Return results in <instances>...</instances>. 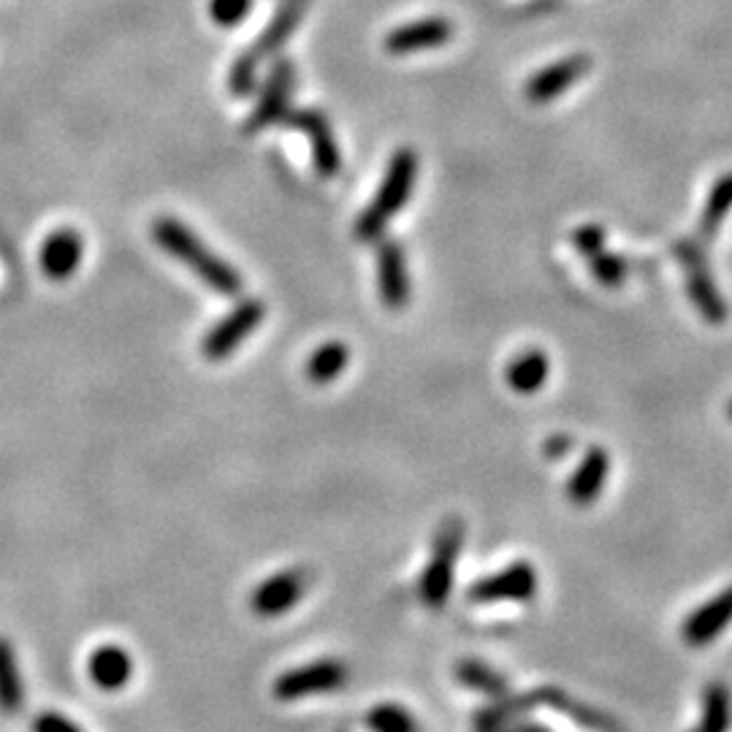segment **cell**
Wrapping results in <instances>:
<instances>
[{"label":"cell","mask_w":732,"mask_h":732,"mask_svg":"<svg viewBox=\"0 0 732 732\" xmlns=\"http://www.w3.org/2000/svg\"><path fill=\"white\" fill-rule=\"evenodd\" d=\"M152 239L163 252L182 261L201 282H207L220 297H239L244 288L242 274L231 267L225 258L212 252L204 244V239L195 237L182 220L177 218H156L152 220Z\"/></svg>","instance_id":"6da1fadb"},{"label":"cell","mask_w":732,"mask_h":732,"mask_svg":"<svg viewBox=\"0 0 732 732\" xmlns=\"http://www.w3.org/2000/svg\"><path fill=\"white\" fill-rule=\"evenodd\" d=\"M418 177V156L410 147H402L391 156L389 169H385L383 182H380L378 193L369 201V207L355 220V239L361 242H374L383 237L385 225L391 223L393 214H399L408 204L412 184Z\"/></svg>","instance_id":"7a4b0ae2"},{"label":"cell","mask_w":732,"mask_h":732,"mask_svg":"<svg viewBox=\"0 0 732 732\" xmlns=\"http://www.w3.org/2000/svg\"><path fill=\"white\" fill-rule=\"evenodd\" d=\"M464 534L467 527L459 515H448L440 529H437L432 556H429L421 581H418V596H421L423 605L432 608V611L445 605L448 596H451L453 568H457L461 545H464Z\"/></svg>","instance_id":"3957f363"},{"label":"cell","mask_w":732,"mask_h":732,"mask_svg":"<svg viewBox=\"0 0 732 732\" xmlns=\"http://www.w3.org/2000/svg\"><path fill=\"white\" fill-rule=\"evenodd\" d=\"M267 318V307L258 299H244L225 318H220L201 340V355L207 361H225Z\"/></svg>","instance_id":"277c9868"},{"label":"cell","mask_w":732,"mask_h":732,"mask_svg":"<svg viewBox=\"0 0 732 732\" xmlns=\"http://www.w3.org/2000/svg\"><path fill=\"white\" fill-rule=\"evenodd\" d=\"M348 684V668L340 660H321L288 670L274 681V698L282 703L312 698V694L340 692Z\"/></svg>","instance_id":"5b68a950"},{"label":"cell","mask_w":732,"mask_h":732,"mask_svg":"<svg viewBox=\"0 0 732 732\" xmlns=\"http://www.w3.org/2000/svg\"><path fill=\"white\" fill-rule=\"evenodd\" d=\"M282 122L307 133V141L312 147V166L323 180H334L342 169V156L329 117L318 109H299V112H288Z\"/></svg>","instance_id":"8992f818"},{"label":"cell","mask_w":732,"mask_h":732,"mask_svg":"<svg viewBox=\"0 0 732 732\" xmlns=\"http://www.w3.org/2000/svg\"><path fill=\"white\" fill-rule=\"evenodd\" d=\"M673 250H675V255L684 261L686 291H689V299H692L694 307H698L700 315H703L709 323L728 321V301L722 299V293H719L716 285H713L709 269H705L703 252H700V244L679 242Z\"/></svg>","instance_id":"52a82bcc"},{"label":"cell","mask_w":732,"mask_h":732,"mask_svg":"<svg viewBox=\"0 0 732 732\" xmlns=\"http://www.w3.org/2000/svg\"><path fill=\"white\" fill-rule=\"evenodd\" d=\"M310 572L304 568H291L282 570L277 575L267 578L263 583H258L255 592L250 596V608L255 616L261 619H277L282 613H288L291 608H297L301 596L307 594L310 586Z\"/></svg>","instance_id":"ba28073f"},{"label":"cell","mask_w":732,"mask_h":732,"mask_svg":"<svg viewBox=\"0 0 732 732\" xmlns=\"http://www.w3.org/2000/svg\"><path fill=\"white\" fill-rule=\"evenodd\" d=\"M538 594V572L529 562H513L470 589L472 602H529Z\"/></svg>","instance_id":"9c48e42d"},{"label":"cell","mask_w":732,"mask_h":732,"mask_svg":"<svg viewBox=\"0 0 732 732\" xmlns=\"http://www.w3.org/2000/svg\"><path fill=\"white\" fill-rule=\"evenodd\" d=\"M291 96H293V66L280 63L272 71V77H269L267 88H263L261 98H258L252 114L244 120L242 133L255 137V133L263 131V128L274 126V122H282V117L291 112Z\"/></svg>","instance_id":"30bf717a"},{"label":"cell","mask_w":732,"mask_h":732,"mask_svg":"<svg viewBox=\"0 0 732 732\" xmlns=\"http://www.w3.org/2000/svg\"><path fill=\"white\" fill-rule=\"evenodd\" d=\"M732 624V586L711 596L705 605L694 608L681 624V638L692 649H705Z\"/></svg>","instance_id":"8fae6325"},{"label":"cell","mask_w":732,"mask_h":732,"mask_svg":"<svg viewBox=\"0 0 732 732\" xmlns=\"http://www.w3.org/2000/svg\"><path fill=\"white\" fill-rule=\"evenodd\" d=\"M378 288L380 299L389 310L399 312L408 307L410 301V274H408V258L404 248L393 239L378 244Z\"/></svg>","instance_id":"7c38bea8"},{"label":"cell","mask_w":732,"mask_h":732,"mask_svg":"<svg viewBox=\"0 0 732 732\" xmlns=\"http://www.w3.org/2000/svg\"><path fill=\"white\" fill-rule=\"evenodd\" d=\"M84 255V239L82 233L73 229H58L44 239L39 250V267L41 274L54 282H63L77 274L79 263Z\"/></svg>","instance_id":"4fadbf2b"},{"label":"cell","mask_w":732,"mask_h":732,"mask_svg":"<svg viewBox=\"0 0 732 732\" xmlns=\"http://www.w3.org/2000/svg\"><path fill=\"white\" fill-rule=\"evenodd\" d=\"M589 69H592V60H589L586 54H572V58L559 60V63L549 66V69L534 73L527 82L524 96L532 103L556 101V98L568 88H572Z\"/></svg>","instance_id":"5bb4252c"},{"label":"cell","mask_w":732,"mask_h":732,"mask_svg":"<svg viewBox=\"0 0 732 732\" xmlns=\"http://www.w3.org/2000/svg\"><path fill=\"white\" fill-rule=\"evenodd\" d=\"M608 470H611V457H608L605 448L586 451V457L581 459V464L575 467V472H572L568 481L570 502L578 504V508L592 504L602 494V489H605Z\"/></svg>","instance_id":"9a60e30c"},{"label":"cell","mask_w":732,"mask_h":732,"mask_svg":"<svg viewBox=\"0 0 732 732\" xmlns=\"http://www.w3.org/2000/svg\"><path fill=\"white\" fill-rule=\"evenodd\" d=\"M453 36V24L448 20H421V22H410L404 28H397L393 33H389L385 39V49L391 54H412V52H423V49H434L448 44Z\"/></svg>","instance_id":"2e32d148"},{"label":"cell","mask_w":732,"mask_h":732,"mask_svg":"<svg viewBox=\"0 0 732 732\" xmlns=\"http://www.w3.org/2000/svg\"><path fill=\"white\" fill-rule=\"evenodd\" d=\"M88 673L90 681L98 689H103V692H117V689H122L128 681H131L133 662L126 649H120V645L114 643H107V645H98V649L90 654Z\"/></svg>","instance_id":"e0dca14e"},{"label":"cell","mask_w":732,"mask_h":732,"mask_svg":"<svg viewBox=\"0 0 732 732\" xmlns=\"http://www.w3.org/2000/svg\"><path fill=\"white\" fill-rule=\"evenodd\" d=\"M551 372V361L543 350L529 348L524 353L515 355L504 369V380L515 393H534L545 385Z\"/></svg>","instance_id":"ac0fdd59"},{"label":"cell","mask_w":732,"mask_h":732,"mask_svg":"<svg viewBox=\"0 0 732 732\" xmlns=\"http://www.w3.org/2000/svg\"><path fill=\"white\" fill-rule=\"evenodd\" d=\"M348 361H350L348 344L340 340H331L321 344V348L307 359L304 374L312 385H329L344 372Z\"/></svg>","instance_id":"d6986e66"},{"label":"cell","mask_w":732,"mask_h":732,"mask_svg":"<svg viewBox=\"0 0 732 732\" xmlns=\"http://www.w3.org/2000/svg\"><path fill=\"white\" fill-rule=\"evenodd\" d=\"M732 698L724 684H709L703 692V713L689 732H730Z\"/></svg>","instance_id":"ffe728a7"},{"label":"cell","mask_w":732,"mask_h":732,"mask_svg":"<svg viewBox=\"0 0 732 732\" xmlns=\"http://www.w3.org/2000/svg\"><path fill=\"white\" fill-rule=\"evenodd\" d=\"M22 679L20 668H17V654L9 641L0 638V711L17 713L22 709Z\"/></svg>","instance_id":"44dd1931"},{"label":"cell","mask_w":732,"mask_h":732,"mask_svg":"<svg viewBox=\"0 0 732 732\" xmlns=\"http://www.w3.org/2000/svg\"><path fill=\"white\" fill-rule=\"evenodd\" d=\"M732 209V174H724L722 180L713 184L709 201H705L703 218H700V237L711 239L716 233L722 220L728 218Z\"/></svg>","instance_id":"7402d4cb"},{"label":"cell","mask_w":732,"mask_h":732,"mask_svg":"<svg viewBox=\"0 0 732 732\" xmlns=\"http://www.w3.org/2000/svg\"><path fill=\"white\" fill-rule=\"evenodd\" d=\"M367 728L372 732H418L415 719L408 709L393 703H383L369 711Z\"/></svg>","instance_id":"603a6c76"},{"label":"cell","mask_w":732,"mask_h":732,"mask_svg":"<svg viewBox=\"0 0 732 732\" xmlns=\"http://www.w3.org/2000/svg\"><path fill=\"white\" fill-rule=\"evenodd\" d=\"M457 675H459V681L464 686L478 689V692H485V694H502V689H504L502 675H497L494 670L485 668V664L478 662V660L459 662Z\"/></svg>","instance_id":"cb8c5ba5"},{"label":"cell","mask_w":732,"mask_h":732,"mask_svg":"<svg viewBox=\"0 0 732 732\" xmlns=\"http://www.w3.org/2000/svg\"><path fill=\"white\" fill-rule=\"evenodd\" d=\"M589 269H592L594 280L602 282L605 288H619L621 282L626 280L630 274V267L621 255H613V252H596L594 258H589Z\"/></svg>","instance_id":"d4e9b609"},{"label":"cell","mask_w":732,"mask_h":732,"mask_svg":"<svg viewBox=\"0 0 732 732\" xmlns=\"http://www.w3.org/2000/svg\"><path fill=\"white\" fill-rule=\"evenodd\" d=\"M572 244H575V250L589 261V258H594L596 252L605 250V229L596 223L581 225V229L572 231Z\"/></svg>","instance_id":"484cf974"},{"label":"cell","mask_w":732,"mask_h":732,"mask_svg":"<svg viewBox=\"0 0 732 732\" xmlns=\"http://www.w3.org/2000/svg\"><path fill=\"white\" fill-rule=\"evenodd\" d=\"M250 11V0H212V20L223 28L242 22Z\"/></svg>","instance_id":"4316f807"},{"label":"cell","mask_w":732,"mask_h":732,"mask_svg":"<svg viewBox=\"0 0 732 732\" xmlns=\"http://www.w3.org/2000/svg\"><path fill=\"white\" fill-rule=\"evenodd\" d=\"M33 732H82V730H79L71 719H66L63 713L49 711V713H41V716H36Z\"/></svg>","instance_id":"83f0119b"},{"label":"cell","mask_w":732,"mask_h":732,"mask_svg":"<svg viewBox=\"0 0 732 732\" xmlns=\"http://www.w3.org/2000/svg\"><path fill=\"white\" fill-rule=\"evenodd\" d=\"M572 448H575V442H572L570 434H553V437H549V442L543 445V451H545V457H549V459L559 461V459L568 457Z\"/></svg>","instance_id":"f1b7e54d"},{"label":"cell","mask_w":732,"mask_h":732,"mask_svg":"<svg viewBox=\"0 0 732 732\" xmlns=\"http://www.w3.org/2000/svg\"><path fill=\"white\" fill-rule=\"evenodd\" d=\"M515 732H543V730H538V728H521V730H515Z\"/></svg>","instance_id":"f546056e"},{"label":"cell","mask_w":732,"mask_h":732,"mask_svg":"<svg viewBox=\"0 0 732 732\" xmlns=\"http://www.w3.org/2000/svg\"><path fill=\"white\" fill-rule=\"evenodd\" d=\"M728 415H730V418H732V402H730V404H728Z\"/></svg>","instance_id":"4dcf8cb0"}]
</instances>
